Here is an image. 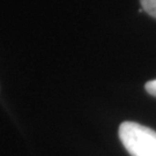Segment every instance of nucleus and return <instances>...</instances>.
<instances>
[{"instance_id": "7ed1b4c3", "label": "nucleus", "mask_w": 156, "mask_h": 156, "mask_svg": "<svg viewBox=\"0 0 156 156\" xmlns=\"http://www.w3.org/2000/svg\"><path fill=\"white\" fill-rule=\"evenodd\" d=\"M145 88L148 94H151V96H155L156 97V79L155 80H151V81H148L145 84Z\"/></svg>"}, {"instance_id": "f257e3e1", "label": "nucleus", "mask_w": 156, "mask_h": 156, "mask_svg": "<svg viewBox=\"0 0 156 156\" xmlns=\"http://www.w3.org/2000/svg\"><path fill=\"white\" fill-rule=\"evenodd\" d=\"M119 138L132 156H156V132L134 122L119 126Z\"/></svg>"}, {"instance_id": "f03ea898", "label": "nucleus", "mask_w": 156, "mask_h": 156, "mask_svg": "<svg viewBox=\"0 0 156 156\" xmlns=\"http://www.w3.org/2000/svg\"><path fill=\"white\" fill-rule=\"evenodd\" d=\"M140 2L142 9L156 19V0H140Z\"/></svg>"}]
</instances>
